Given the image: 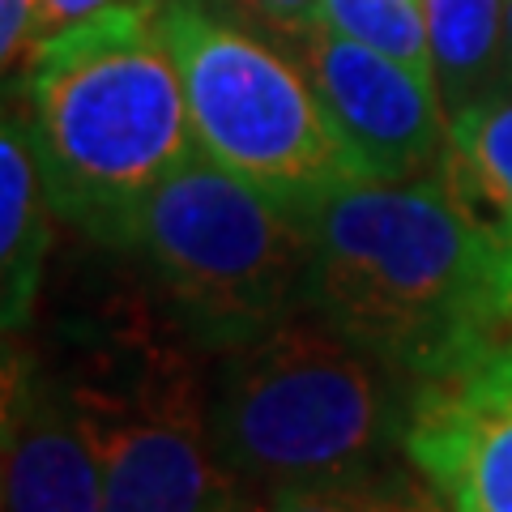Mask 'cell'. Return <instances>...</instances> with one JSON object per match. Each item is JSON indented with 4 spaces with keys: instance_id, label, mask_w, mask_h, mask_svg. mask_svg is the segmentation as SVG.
<instances>
[{
    "instance_id": "cell-1",
    "label": "cell",
    "mask_w": 512,
    "mask_h": 512,
    "mask_svg": "<svg viewBox=\"0 0 512 512\" xmlns=\"http://www.w3.org/2000/svg\"><path fill=\"white\" fill-rule=\"evenodd\" d=\"M303 308L410 380L461 372L512 342L508 274L436 175L363 180L308 214Z\"/></svg>"
},
{
    "instance_id": "cell-2",
    "label": "cell",
    "mask_w": 512,
    "mask_h": 512,
    "mask_svg": "<svg viewBox=\"0 0 512 512\" xmlns=\"http://www.w3.org/2000/svg\"><path fill=\"white\" fill-rule=\"evenodd\" d=\"M158 5L120 0L64 26L22 69V116L52 214L107 252H124L141 205L197 158Z\"/></svg>"
},
{
    "instance_id": "cell-3",
    "label": "cell",
    "mask_w": 512,
    "mask_h": 512,
    "mask_svg": "<svg viewBox=\"0 0 512 512\" xmlns=\"http://www.w3.org/2000/svg\"><path fill=\"white\" fill-rule=\"evenodd\" d=\"M56 359L103 470V512H227L244 491L210 423L214 355L137 269L60 316Z\"/></svg>"
},
{
    "instance_id": "cell-4",
    "label": "cell",
    "mask_w": 512,
    "mask_h": 512,
    "mask_svg": "<svg viewBox=\"0 0 512 512\" xmlns=\"http://www.w3.org/2000/svg\"><path fill=\"white\" fill-rule=\"evenodd\" d=\"M419 380L299 308L210 363V423L235 483L274 500L402 461Z\"/></svg>"
},
{
    "instance_id": "cell-5",
    "label": "cell",
    "mask_w": 512,
    "mask_h": 512,
    "mask_svg": "<svg viewBox=\"0 0 512 512\" xmlns=\"http://www.w3.org/2000/svg\"><path fill=\"white\" fill-rule=\"evenodd\" d=\"M158 18L201 158L303 218L333 192L376 180L291 52L210 0H163Z\"/></svg>"
},
{
    "instance_id": "cell-6",
    "label": "cell",
    "mask_w": 512,
    "mask_h": 512,
    "mask_svg": "<svg viewBox=\"0 0 512 512\" xmlns=\"http://www.w3.org/2000/svg\"><path fill=\"white\" fill-rule=\"evenodd\" d=\"M312 252L308 218L201 154L141 205L124 244L167 312L210 355L303 308Z\"/></svg>"
},
{
    "instance_id": "cell-7",
    "label": "cell",
    "mask_w": 512,
    "mask_h": 512,
    "mask_svg": "<svg viewBox=\"0 0 512 512\" xmlns=\"http://www.w3.org/2000/svg\"><path fill=\"white\" fill-rule=\"evenodd\" d=\"M325 99L329 116L363 154L376 180H427L448 150V111L440 90L393 56L329 30L325 22L282 43Z\"/></svg>"
},
{
    "instance_id": "cell-8",
    "label": "cell",
    "mask_w": 512,
    "mask_h": 512,
    "mask_svg": "<svg viewBox=\"0 0 512 512\" xmlns=\"http://www.w3.org/2000/svg\"><path fill=\"white\" fill-rule=\"evenodd\" d=\"M402 453L448 512H512V342L414 389Z\"/></svg>"
},
{
    "instance_id": "cell-9",
    "label": "cell",
    "mask_w": 512,
    "mask_h": 512,
    "mask_svg": "<svg viewBox=\"0 0 512 512\" xmlns=\"http://www.w3.org/2000/svg\"><path fill=\"white\" fill-rule=\"evenodd\" d=\"M5 512H103V470L56 359L26 338L5 342L0 376Z\"/></svg>"
},
{
    "instance_id": "cell-10",
    "label": "cell",
    "mask_w": 512,
    "mask_h": 512,
    "mask_svg": "<svg viewBox=\"0 0 512 512\" xmlns=\"http://www.w3.org/2000/svg\"><path fill=\"white\" fill-rule=\"evenodd\" d=\"M47 261H52V201H47L22 107L5 99V124H0V325H5V342L30 333V320L43 299Z\"/></svg>"
},
{
    "instance_id": "cell-11",
    "label": "cell",
    "mask_w": 512,
    "mask_h": 512,
    "mask_svg": "<svg viewBox=\"0 0 512 512\" xmlns=\"http://www.w3.org/2000/svg\"><path fill=\"white\" fill-rule=\"evenodd\" d=\"M440 180L512 286V82L448 120Z\"/></svg>"
},
{
    "instance_id": "cell-12",
    "label": "cell",
    "mask_w": 512,
    "mask_h": 512,
    "mask_svg": "<svg viewBox=\"0 0 512 512\" xmlns=\"http://www.w3.org/2000/svg\"><path fill=\"white\" fill-rule=\"evenodd\" d=\"M431 64L448 120L504 86L508 0H423Z\"/></svg>"
},
{
    "instance_id": "cell-13",
    "label": "cell",
    "mask_w": 512,
    "mask_h": 512,
    "mask_svg": "<svg viewBox=\"0 0 512 512\" xmlns=\"http://www.w3.org/2000/svg\"><path fill=\"white\" fill-rule=\"evenodd\" d=\"M320 22L380 56H393L397 64H406L410 73L436 86L423 0H320Z\"/></svg>"
},
{
    "instance_id": "cell-14",
    "label": "cell",
    "mask_w": 512,
    "mask_h": 512,
    "mask_svg": "<svg viewBox=\"0 0 512 512\" xmlns=\"http://www.w3.org/2000/svg\"><path fill=\"white\" fill-rule=\"evenodd\" d=\"M269 512H448V508L423 483V474L402 457L372 474L342 478V483L282 491L269 500Z\"/></svg>"
},
{
    "instance_id": "cell-15",
    "label": "cell",
    "mask_w": 512,
    "mask_h": 512,
    "mask_svg": "<svg viewBox=\"0 0 512 512\" xmlns=\"http://www.w3.org/2000/svg\"><path fill=\"white\" fill-rule=\"evenodd\" d=\"M222 5L231 9V18L261 26L278 43H291L303 30L320 26V0H222Z\"/></svg>"
},
{
    "instance_id": "cell-16",
    "label": "cell",
    "mask_w": 512,
    "mask_h": 512,
    "mask_svg": "<svg viewBox=\"0 0 512 512\" xmlns=\"http://www.w3.org/2000/svg\"><path fill=\"white\" fill-rule=\"evenodd\" d=\"M39 0H0V64H5V86L13 73L26 69L30 52L39 47Z\"/></svg>"
},
{
    "instance_id": "cell-17",
    "label": "cell",
    "mask_w": 512,
    "mask_h": 512,
    "mask_svg": "<svg viewBox=\"0 0 512 512\" xmlns=\"http://www.w3.org/2000/svg\"><path fill=\"white\" fill-rule=\"evenodd\" d=\"M111 5H120V0H39V30H43L39 39L56 35V30L73 26V22H86Z\"/></svg>"
},
{
    "instance_id": "cell-18",
    "label": "cell",
    "mask_w": 512,
    "mask_h": 512,
    "mask_svg": "<svg viewBox=\"0 0 512 512\" xmlns=\"http://www.w3.org/2000/svg\"><path fill=\"white\" fill-rule=\"evenodd\" d=\"M504 82H512V0L504 9Z\"/></svg>"
},
{
    "instance_id": "cell-19",
    "label": "cell",
    "mask_w": 512,
    "mask_h": 512,
    "mask_svg": "<svg viewBox=\"0 0 512 512\" xmlns=\"http://www.w3.org/2000/svg\"><path fill=\"white\" fill-rule=\"evenodd\" d=\"M227 512H269V500H261V495H244L235 508H227Z\"/></svg>"
}]
</instances>
